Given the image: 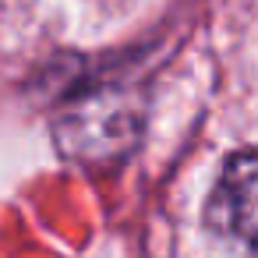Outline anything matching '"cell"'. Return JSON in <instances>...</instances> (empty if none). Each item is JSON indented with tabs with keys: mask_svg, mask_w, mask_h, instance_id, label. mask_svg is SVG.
Returning <instances> with one entry per match:
<instances>
[{
	"mask_svg": "<svg viewBox=\"0 0 258 258\" xmlns=\"http://www.w3.org/2000/svg\"><path fill=\"white\" fill-rule=\"evenodd\" d=\"M251 195H254V166H251V152L244 149L233 163H226V173H223V180L216 187V202H212V223L219 230H230L247 240Z\"/></svg>",
	"mask_w": 258,
	"mask_h": 258,
	"instance_id": "6da1fadb",
	"label": "cell"
}]
</instances>
